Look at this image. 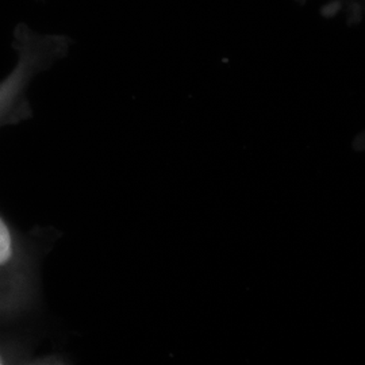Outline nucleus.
<instances>
[{"mask_svg": "<svg viewBox=\"0 0 365 365\" xmlns=\"http://www.w3.org/2000/svg\"><path fill=\"white\" fill-rule=\"evenodd\" d=\"M36 300V262L26 241L0 214V325L25 317Z\"/></svg>", "mask_w": 365, "mask_h": 365, "instance_id": "1", "label": "nucleus"}, {"mask_svg": "<svg viewBox=\"0 0 365 365\" xmlns=\"http://www.w3.org/2000/svg\"><path fill=\"white\" fill-rule=\"evenodd\" d=\"M34 64L36 63L31 52L26 49L25 52L21 53L19 61L13 73L0 83V125H3L10 118L15 107L21 102L29 78L33 75Z\"/></svg>", "mask_w": 365, "mask_h": 365, "instance_id": "2", "label": "nucleus"}, {"mask_svg": "<svg viewBox=\"0 0 365 365\" xmlns=\"http://www.w3.org/2000/svg\"><path fill=\"white\" fill-rule=\"evenodd\" d=\"M9 359H10V356L7 354V349H1V348H0V364L7 363Z\"/></svg>", "mask_w": 365, "mask_h": 365, "instance_id": "3", "label": "nucleus"}]
</instances>
